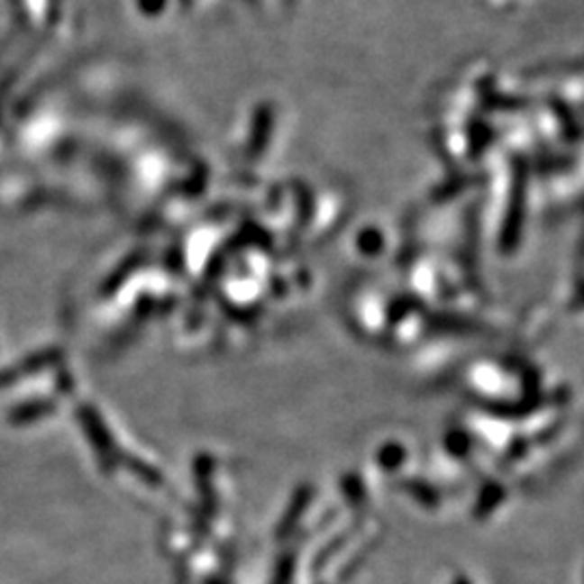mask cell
Wrapping results in <instances>:
<instances>
[{
	"mask_svg": "<svg viewBox=\"0 0 584 584\" xmlns=\"http://www.w3.org/2000/svg\"><path fill=\"white\" fill-rule=\"evenodd\" d=\"M457 584H468V582H465V580H459V582H457Z\"/></svg>",
	"mask_w": 584,
	"mask_h": 584,
	"instance_id": "1",
	"label": "cell"
}]
</instances>
